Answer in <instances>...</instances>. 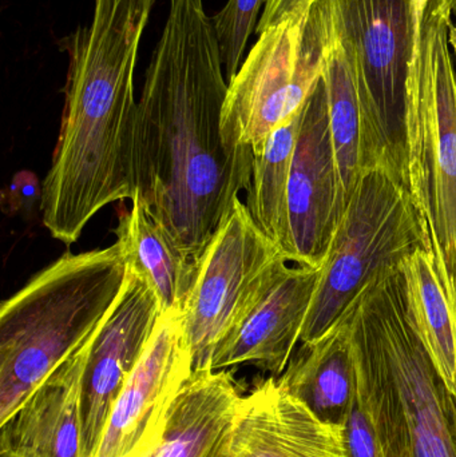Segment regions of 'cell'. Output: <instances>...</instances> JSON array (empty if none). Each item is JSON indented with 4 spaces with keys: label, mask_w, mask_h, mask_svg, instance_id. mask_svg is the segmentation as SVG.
<instances>
[{
    "label": "cell",
    "mask_w": 456,
    "mask_h": 457,
    "mask_svg": "<svg viewBox=\"0 0 456 457\" xmlns=\"http://www.w3.org/2000/svg\"><path fill=\"white\" fill-rule=\"evenodd\" d=\"M286 263L238 198L206 247L182 311L193 372L211 370L214 352L243 324Z\"/></svg>",
    "instance_id": "cell-9"
},
{
    "label": "cell",
    "mask_w": 456,
    "mask_h": 457,
    "mask_svg": "<svg viewBox=\"0 0 456 457\" xmlns=\"http://www.w3.org/2000/svg\"><path fill=\"white\" fill-rule=\"evenodd\" d=\"M319 278L320 268L286 263L243 324L214 352L211 370L253 364L280 378L302 337Z\"/></svg>",
    "instance_id": "cell-13"
},
{
    "label": "cell",
    "mask_w": 456,
    "mask_h": 457,
    "mask_svg": "<svg viewBox=\"0 0 456 457\" xmlns=\"http://www.w3.org/2000/svg\"><path fill=\"white\" fill-rule=\"evenodd\" d=\"M431 0H411L412 16H414V29H415V54L418 53L419 48L420 40V29H422L423 16H425L426 8ZM414 58V56H412Z\"/></svg>",
    "instance_id": "cell-26"
},
{
    "label": "cell",
    "mask_w": 456,
    "mask_h": 457,
    "mask_svg": "<svg viewBox=\"0 0 456 457\" xmlns=\"http://www.w3.org/2000/svg\"><path fill=\"white\" fill-rule=\"evenodd\" d=\"M240 397L227 370L193 372L169 408L154 457H229Z\"/></svg>",
    "instance_id": "cell-16"
},
{
    "label": "cell",
    "mask_w": 456,
    "mask_h": 457,
    "mask_svg": "<svg viewBox=\"0 0 456 457\" xmlns=\"http://www.w3.org/2000/svg\"><path fill=\"white\" fill-rule=\"evenodd\" d=\"M342 447L343 457H382L371 415L359 388L342 427Z\"/></svg>",
    "instance_id": "cell-23"
},
{
    "label": "cell",
    "mask_w": 456,
    "mask_h": 457,
    "mask_svg": "<svg viewBox=\"0 0 456 457\" xmlns=\"http://www.w3.org/2000/svg\"><path fill=\"white\" fill-rule=\"evenodd\" d=\"M227 91L203 0H170L138 102L137 193L197 263L251 185L253 152L229 149L222 138Z\"/></svg>",
    "instance_id": "cell-1"
},
{
    "label": "cell",
    "mask_w": 456,
    "mask_h": 457,
    "mask_svg": "<svg viewBox=\"0 0 456 457\" xmlns=\"http://www.w3.org/2000/svg\"><path fill=\"white\" fill-rule=\"evenodd\" d=\"M125 255L64 253L0 308V424L64 360L95 336L125 284Z\"/></svg>",
    "instance_id": "cell-4"
},
{
    "label": "cell",
    "mask_w": 456,
    "mask_h": 457,
    "mask_svg": "<svg viewBox=\"0 0 456 457\" xmlns=\"http://www.w3.org/2000/svg\"><path fill=\"white\" fill-rule=\"evenodd\" d=\"M114 233L126 266L154 290L162 312L184 311L198 263L174 244L139 193L131 200L130 211L120 213Z\"/></svg>",
    "instance_id": "cell-18"
},
{
    "label": "cell",
    "mask_w": 456,
    "mask_h": 457,
    "mask_svg": "<svg viewBox=\"0 0 456 457\" xmlns=\"http://www.w3.org/2000/svg\"><path fill=\"white\" fill-rule=\"evenodd\" d=\"M449 42L450 47H452V58H454L456 72V23H452V27H450Z\"/></svg>",
    "instance_id": "cell-28"
},
{
    "label": "cell",
    "mask_w": 456,
    "mask_h": 457,
    "mask_svg": "<svg viewBox=\"0 0 456 457\" xmlns=\"http://www.w3.org/2000/svg\"><path fill=\"white\" fill-rule=\"evenodd\" d=\"M359 392L382 457H456V395L407 317L399 269L350 311Z\"/></svg>",
    "instance_id": "cell-3"
},
{
    "label": "cell",
    "mask_w": 456,
    "mask_h": 457,
    "mask_svg": "<svg viewBox=\"0 0 456 457\" xmlns=\"http://www.w3.org/2000/svg\"><path fill=\"white\" fill-rule=\"evenodd\" d=\"M278 378L319 420L343 427L359 388L350 312L319 340L302 344Z\"/></svg>",
    "instance_id": "cell-17"
},
{
    "label": "cell",
    "mask_w": 456,
    "mask_h": 457,
    "mask_svg": "<svg viewBox=\"0 0 456 457\" xmlns=\"http://www.w3.org/2000/svg\"><path fill=\"white\" fill-rule=\"evenodd\" d=\"M162 313L154 290L128 268L117 303L88 352L83 378L80 457L95 456L115 402L149 346Z\"/></svg>",
    "instance_id": "cell-10"
},
{
    "label": "cell",
    "mask_w": 456,
    "mask_h": 457,
    "mask_svg": "<svg viewBox=\"0 0 456 457\" xmlns=\"http://www.w3.org/2000/svg\"><path fill=\"white\" fill-rule=\"evenodd\" d=\"M267 0H229L216 15L211 16L219 40L220 53L228 83L243 64L249 37L259 26L260 11Z\"/></svg>",
    "instance_id": "cell-22"
},
{
    "label": "cell",
    "mask_w": 456,
    "mask_h": 457,
    "mask_svg": "<svg viewBox=\"0 0 456 457\" xmlns=\"http://www.w3.org/2000/svg\"><path fill=\"white\" fill-rule=\"evenodd\" d=\"M328 39L324 0L300 4L259 34L228 83L221 131L229 149L260 154L270 134L303 109L323 77Z\"/></svg>",
    "instance_id": "cell-7"
},
{
    "label": "cell",
    "mask_w": 456,
    "mask_h": 457,
    "mask_svg": "<svg viewBox=\"0 0 456 457\" xmlns=\"http://www.w3.org/2000/svg\"><path fill=\"white\" fill-rule=\"evenodd\" d=\"M342 214V190L332 146L328 98L321 77L303 109L289 176V261L321 268Z\"/></svg>",
    "instance_id": "cell-11"
},
{
    "label": "cell",
    "mask_w": 456,
    "mask_h": 457,
    "mask_svg": "<svg viewBox=\"0 0 456 457\" xmlns=\"http://www.w3.org/2000/svg\"><path fill=\"white\" fill-rule=\"evenodd\" d=\"M452 0H431L407 80V187L456 305V72Z\"/></svg>",
    "instance_id": "cell-5"
},
{
    "label": "cell",
    "mask_w": 456,
    "mask_h": 457,
    "mask_svg": "<svg viewBox=\"0 0 456 457\" xmlns=\"http://www.w3.org/2000/svg\"><path fill=\"white\" fill-rule=\"evenodd\" d=\"M166 415H168V413H166ZM162 429L163 424L155 434H153L149 439L145 440L134 453H131L130 455L126 457H154L155 450H157L158 443H160L161 440V435H162Z\"/></svg>",
    "instance_id": "cell-27"
},
{
    "label": "cell",
    "mask_w": 456,
    "mask_h": 457,
    "mask_svg": "<svg viewBox=\"0 0 456 457\" xmlns=\"http://www.w3.org/2000/svg\"><path fill=\"white\" fill-rule=\"evenodd\" d=\"M304 109V106H303ZM303 109L276 129L264 150L254 155L245 205L254 224L289 261L288 185L302 126Z\"/></svg>",
    "instance_id": "cell-21"
},
{
    "label": "cell",
    "mask_w": 456,
    "mask_h": 457,
    "mask_svg": "<svg viewBox=\"0 0 456 457\" xmlns=\"http://www.w3.org/2000/svg\"><path fill=\"white\" fill-rule=\"evenodd\" d=\"M312 2H315V0H267L264 10H262L261 18L259 21V26L256 29L257 34H261L265 29L272 27L273 24L280 21L284 16L288 15L300 4Z\"/></svg>",
    "instance_id": "cell-24"
},
{
    "label": "cell",
    "mask_w": 456,
    "mask_h": 457,
    "mask_svg": "<svg viewBox=\"0 0 456 457\" xmlns=\"http://www.w3.org/2000/svg\"><path fill=\"white\" fill-rule=\"evenodd\" d=\"M407 317L450 391L456 395V305L433 253L419 249L399 266Z\"/></svg>",
    "instance_id": "cell-19"
},
{
    "label": "cell",
    "mask_w": 456,
    "mask_h": 457,
    "mask_svg": "<svg viewBox=\"0 0 456 457\" xmlns=\"http://www.w3.org/2000/svg\"><path fill=\"white\" fill-rule=\"evenodd\" d=\"M193 375L181 311L163 312L154 335L110 413L94 457H126L161 428Z\"/></svg>",
    "instance_id": "cell-12"
},
{
    "label": "cell",
    "mask_w": 456,
    "mask_h": 457,
    "mask_svg": "<svg viewBox=\"0 0 456 457\" xmlns=\"http://www.w3.org/2000/svg\"><path fill=\"white\" fill-rule=\"evenodd\" d=\"M95 336L53 370L0 424V453L18 457L82 455L83 378Z\"/></svg>",
    "instance_id": "cell-15"
},
{
    "label": "cell",
    "mask_w": 456,
    "mask_h": 457,
    "mask_svg": "<svg viewBox=\"0 0 456 457\" xmlns=\"http://www.w3.org/2000/svg\"><path fill=\"white\" fill-rule=\"evenodd\" d=\"M352 54L363 118V169L407 185V80L415 53L411 0H327Z\"/></svg>",
    "instance_id": "cell-8"
},
{
    "label": "cell",
    "mask_w": 456,
    "mask_h": 457,
    "mask_svg": "<svg viewBox=\"0 0 456 457\" xmlns=\"http://www.w3.org/2000/svg\"><path fill=\"white\" fill-rule=\"evenodd\" d=\"M11 189L13 190V205L23 206L24 204L35 203L37 200L40 203L42 185H39L35 174L29 173V171L16 174L12 184H11Z\"/></svg>",
    "instance_id": "cell-25"
},
{
    "label": "cell",
    "mask_w": 456,
    "mask_h": 457,
    "mask_svg": "<svg viewBox=\"0 0 456 457\" xmlns=\"http://www.w3.org/2000/svg\"><path fill=\"white\" fill-rule=\"evenodd\" d=\"M324 2L328 10L329 39L323 80L328 98L329 128L344 213L363 171V118L352 54L335 23L328 2Z\"/></svg>",
    "instance_id": "cell-20"
},
{
    "label": "cell",
    "mask_w": 456,
    "mask_h": 457,
    "mask_svg": "<svg viewBox=\"0 0 456 457\" xmlns=\"http://www.w3.org/2000/svg\"><path fill=\"white\" fill-rule=\"evenodd\" d=\"M427 239L407 185L385 166L363 169L340 217L300 343L326 335L374 279L399 269Z\"/></svg>",
    "instance_id": "cell-6"
},
{
    "label": "cell",
    "mask_w": 456,
    "mask_h": 457,
    "mask_svg": "<svg viewBox=\"0 0 456 457\" xmlns=\"http://www.w3.org/2000/svg\"><path fill=\"white\" fill-rule=\"evenodd\" d=\"M153 4L94 0L90 23L58 40L69 55V71L39 208L43 225L67 246L102 209L133 200L138 190L134 71Z\"/></svg>",
    "instance_id": "cell-2"
},
{
    "label": "cell",
    "mask_w": 456,
    "mask_h": 457,
    "mask_svg": "<svg viewBox=\"0 0 456 457\" xmlns=\"http://www.w3.org/2000/svg\"><path fill=\"white\" fill-rule=\"evenodd\" d=\"M0 457H18V456L12 455V453H0Z\"/></svg>",
    "instance_id": "cell-29"
},
{
    "label": "cell",
    "mask_w": 456,
    "mask_h": 457,
    "mask_svg": "<svg viewBox=\"0 0 456 457\" xmlns=\"http://www.w3.org/2000/svg\"><path fill=\"white\" fill-rule=\"evenodd\" d=\"M229 457H343L342 427L319 420L272 376L238 400Z\"/></svg>",
    "instance_id": "cell-14"
},
{
    "label": "cell",
    "mask_w": 456,
    "mask_h": 457,
    "mask_svg": "<svg viewBox=\"0 0 456 457\" xmlns=\"http://www.w3.org/2000/svg\"><path fill=\"white\" fill-rule=\"evenodd\" d=\"M452 12L456 13V0H452Z\"/></svg>",
    "instance_id": "cell-30"
}]
</instances>
